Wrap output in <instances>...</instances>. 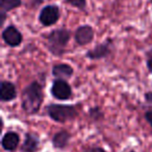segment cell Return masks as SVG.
<instances>
[{
	"mask_svg": "<svg viewBox=\"0 0 152 152\" xmlns=\"http://www.w3.org/2000/svg\"><path fill=\"white\" fill-rule=\"evenodd\" d=\"M44 101L43 86L38 80H34L22 91V110L27 115H36L40 112Z\"/></svg>",
	"mask_w": 152,
	"mask_h": 152,
	"instance_id": "obj_1",
	"label": "cell"
},
{
	"mask_svg": "<svg viewBox=\"0 0 152 152\" xmlns=\"http://www.w3.org/2000/svg\"><path fill=\"white\" fill-rule=\"evenodd\" d=\"M71 39V31L67 28H56L47 34L46 45L53 56H63Z\"/></svg>",
	"mask_w": 152,
	"mask_h": 152,
	"instance_id": "obj_2",
	"label": "cell"
},
{
	"mask_svg": "<svg viewBox=\"0 0 152 152\" xmlns=\"http://www.w3.org/2000/svg\"><path fill=\"white\" fill-rule=\"evenodd\" d=\"M46 113L48 117L57 123H66L75 120L79 115L77 106L68 104L50 103L46 106Z\"/></svg>",
	"mask_w": 152,
	"mask_h": 152,
	"instance_id": "obj_3",
	"label": "cell"
},
{
	"mask_svg": "<svg viewBox=\"0 0 152 152\" xmlns=\"http://www.w3.org/2000/svg\"><path fill=\"white\" fill-rule=\"evenodd\" d=\"M59 18H61V9L56 4L45 5L39 14V22L45 27L56 24Z\"/></svg>",
	"mask_w": 152,
	"mask_h": 152,
	"instance_id": "obj_4",
	"label": "cell"
},
{
	"mask_svg": "<svg viewBox=\"0 0 152 152\" xmlns=\"http://www.w3.org/2000/svg\"><path fill=\"white\" fill-rule=\"evenodd\" d=\"M114 48V41L113 39H106L104 42L97 44L93 49H90L86 53V57L91 61H99L108 57Z\"/></svg>",
	"mask_w": 152,
	"mask_h": 152,
	"instance_id": "obj_5",
	"label": "cell"
},
{
	"mask_svg": "<svg viewBox=\"0 0 152 152\" xmlns=\"http://www.w3.org/2000/svg\"><path fill=\"white\" fill-rule=\"evenodd\" d=\"M50 93L55 99L66 101L72 97V88L67 80L56 78L52 83Z\"/></svg>",
	"mask_w": 152,
	"mask_h": 152,
	"instance_id": "obj_6",
	"label": "cell"
},
{
	"mask_svg": "<svg viewBox=\"0 0 152 152\" xmlns=\"http://www.w3.org/2000/svg\"><path fill=\"white\" fill-rule=\"evenodd\" d=\"M1 37H2L3 42L12 48L20 46L23 42V36H22L21 31L15 25L7 26L2 30Z\"/></svg>",
	"mask_w": 152,
	"mask_h": 152,
	"instance_id": "obj_7",
	"label": "cell"
},
{
	"mask_svg": "<svg viewBox=\"0 0 152 152\" xmlns=\"http://www.w3.org/2000/svg\"><path fill=\"white\" fill-rule=\"evenodd\" d=\"M95 37V30L91 25H81L76 28L74 32V40L79 46H86L92 43Z\"/></svg>",
	"mask_w": 152,
	"mask_h": 152,
	"instance_id": "obj_8",
	"label": "cell"
},
{
	"mask_svg": "<svg viewBox=\"0 0 152 152\" xmlns=\"http://www.w3.org/2000/svg\"><path fill=\"white\" fill-rule=\"evenodd\" d=\"M41 139L36 132H26L24 135V142L21 145V152H37L40 149Z\"/></svg>",
	"mask_w": 152,
	"mask_h": 152,
	"instance_id": "obj_9",
	"label": "cell"
},
{
	"mask_svg": "<svg viewBox=\"0 0 152 152\" xmlns=\"http://www.w3.org/2000/svg\"><path fill=\"white\" fill-rule=\"evenodd\" d=\"M17 88L15 83L9 80L1 81L0 85V100L1 102H10L17 98Z\"/></svg>",
	"mask_w": 152,
	"mask_h": 152,
	"instance_id": "obj_10",
	"label": "cell"
},
{
	"mask_svg": "<svg viewBox=\"0 0 152 152\" xmlns=\"http://www.w3.org/2000/svg\"><path fill=\"white\" fill-rule=\"evenodd\" d=\"M20 144V135L16 131H7L3 134L1 140V146L3 150L9 152H15Z\"/></svg>",
	"mask_w": 152,
	"mask_h": 152,
	"instance_id": "obj_11",
	"label": "cell"
},
{
	"mask_svg": "<svg viewBox=\"0 0 152 152\" xmlns=\"http://www.w3.org/2000/svg\"><path fill=\"white\" fill-rule=\"evenodd\" d=\"M22 5V0H0V24L3 25L10 12L18 9Z\"/></svg>",
	"mask_w": 152,
	"mask_h": 152,
	"instance_id": "obj_12",
	"label": "cell"
},
{
	"mask_svg": "<svg viewBox=\"0 0 152 152\" xmlns=\"http://www.w3.org/2000/svg\"><path fill=\"white\" fill-rule=\"evenodd\" d=\"M52 75L57 79L68 80L74 74V69L69 64H56L52 67Z\"/></svg>",
	"mask_w": 152,
	"mask_h": 152,
	"instance_id": "obj_13",
	"label": "cell"
},
{
	"mask_svg": "<svg viewBox=\"0 0 152 152\" xmlns=\"http://www.w3.org/2000/svg\"><path fill=\"white\" fill-rule=\"evenodd\" d=\"M72 135L68 130H61L52 137V146L55 149H65L70 143Z\"/></svg>",
	"mask_w": 152,
	"mask_h": 152,
	"instance_id": "obj_14",
	"label": "cell"
},
{
	"mask_svg": "<svg viewBox=\"0 0 152 152\" xmlns=\"http://www.w3.org/2000/svg\"><path fill=\"white\" fill-rule=\"evenodd\" d=\"M89 116H90V118L93 121H95V122H99V121L103 120V118H104L103 112H102L101 107H99V106H94V107L90 108Z\"/></svg>",
	"mask_w": 152,
	"mask_h": 152,
	"instance_id": "obj_15",
	"label": "cell"
},
{
	"mask_svg": "<svg viewBox=\"0 0 152 152\" xmlns=\"http://www.w3.org/2000/svg\"><path fill=\"white\" fill-rule=\"evenodd\" d=\"M65 3L76 7L81 12H85L87 9V0H65Z\"/></svg>",
	"mask_w": 152,
	"mask_h": 152,
	"instance_id": "obj_16",
	"label": "cell"
},
{
	"mask_svg": "<svg viewBox=\"0 0 152 152\" xmlns=\"http://www.w3.org/2000/svg\"><path fill=\"white\" fill-rule=\"evenodd\" d=\"M146 66L150 74H152V51L147 53V59H146Z\"/></svg>",
	"mask_w": 152,
	"mask_h": 152,
	"instance_id": "obj_17",
	"label": "cell"
},
{
	"mask_svg": "<svg viewBox=\"0 0 152 152\" xmlns=\"http://www.w3.org/2000/svg\"><path fill=\"white\" fill-rule=\"evenodd\" d=\"M83 152H106V151L102 147H99V146H94V147L87 148Z\"/></svg>",
	"mask_w": 152,
	"mask_h": 152,
	"instance_id": "obj_18",
	"label": "cell"
},
{
	"mask_svg": "<svg viewBox=\"0 0 152 152\" xmlns=\"http://www.w3.org/2000/svg\"><path fill=\"white\" fill-rule=\"evenodd\" d=\"M144 117H145V119H146V121L148 122V124L152 127V108H151V110H146Z\"/></svg>",
	"mask_w": 152,
	"mask_h": 152,
	"instance_id": "obj_19",
	"label": "cell"
},
{
	"mask_svg": "<svg viewBox=\"0 0 152 152\" xmlns=\"http://www.w3.org/2000/svg\"><path fill=\"white\" fill-rule=\"evenodd\" d=\"M144 98H145V101L147 102L148 104H151L152 105V91H149V92H147V93H145Z\"/></svg>",
	"mask_w": 152,
	"mask_h": 152,
	"instance_id": "obj_20",
	"label": "cell"
},
{
	"mask_svg": "<svg viewBox=\"0 0 152 152\" xmlns=\"http://www.w3.org/2000/svg\"><path fill=\"white\" fill-rule=\"evenodd\" d=\"M128 152H135L134 150H130V151H128Z\"/></svg>",
	"mask_w": 152,
	"mask_h": 152,
	"instance_id": "obj_21",
	"label": "cell"
},
{
	"mask_svg": "<svg viewBox=\"0 0 152 152\" xmlns=\"http://www.w3.org/2000/svg\"><path fill=\"white\" fill-rule=\"evenodd\" d=\"M151 4H152V0H151Z\"/></svg>",
	"mask_w": 152,
	"mask_h": 152,
	"instance_id": "obj_22",
	"label": "cell"
}]
</instances>
